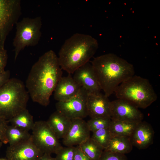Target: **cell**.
Masks as SVG:
<instances>
[{
    "mask_svg": "<svg viewBox=\"0 0 160 160\" xmlns=\"http://www.w3.org/2000/svg\"><path fill=\"white\" fill-rule=\"evenodd\" d=\"M29 96L21 80L10 78L0 88V117L8 121L26 109Z\"/></svg>",
    "mask_w": 160,
    "mask_h": 160,
    "instance_id": "5b68a950",
    "label": "cell"
},
{
    "mask_svg": "<svg viewBox=\"0 0 160 160\" xmlns=\"http://www.w3.org/2000/svg\"><path fill=\"white\" fill-rule=\"evenodd\" d=\"M139 123L111 120L109 129L112 136L130 137Z\"/></svg>",
    "mask_w": 160,
    "mask_h": 160,
    "instance_id": "ac0fdd59",
    "label": "cell"
},
{
    "mask_svg": "<svg viewBox=\"0 0 160 160\" xmlns=\"http://www.w3.org/2000/svg\"><path fill=\"white\" fill-rule=\"evenodd\" d=\"M31 130L33 142L43 153L56 154L63 147L46 121L35 122Z\"/></svg>",
    "mask_w": 160,
    "mask_h": 160,
    "instance_id": "52a82bcc",
    "label": "cell"
},
{
    "mask_svg": "<svg viewBox=\"0 0 160 160\" xmlns=\"http://www.w3.org/2000/svg\"><path fill=\"white\" fill-rule=\"evenodd\" d=\"M72 120L56 111L49 116L47 122L57 138L63 139L66 134Z\"/></svg>",
    "mask_w": 160,
    "mask_h": 160,
    "instance_id": "e0dca14e",
    "label": "cell"
},
{
    "mask_svg": "<svg viewBox=\"0 0 160 160\" xmlns=\"http://www.w3.org/2000/svg\"><path fill=\"white\" fill-rule=\"evenodd\" d=\"M11 125L29 132L32 129L34 124L32 116L26 109L8 121Z\"/></svg>",
    "mask_w": 160,
    "mask_h": 160,
    "instance_id": "ffe728a7",
    "label": "cell"
},
{
    "mask_svg": "<svg viewBox=\"0 0 160 160\" xmlns=\"http://www.w3.org/2000/svg\"><path fill=\"white\" fill-rule=\"evenodd\" d=\"M21 14L20 0H0V46L4 47L6 38Z\"/></svg>",
    "mask_w": 160,
    "mask_h": 160,
    "instance_id": "ba28073f",
    "label": "cell"
},
{
    "mask_svg": "<svg viewBox=\"0 0 160 160\" xmlns=\"http://www.w3.org/2000/svg\"><path fill=\"white\" fill-rule=\"evenodd\" d=\"M111 119L110 118H91L87 122L88 128L92 132L97 130L109 128Z\"/></svg>",
    "mask_w": 160,
    "mask_h": 160,
    "instance_id": "cb8c5ba5",
    "label": "cell"
},
{
    "mask_svg": "<svg viewBox=\"0 0 160 160\" xmlns=\"http://www.w3.org/2000/svg\"><path fill=\"white\" fill-rule=\"evenodd\" d=\"M76 150L74 146L62 147L55 154L56 160H74Z\"/></svg>",
    "mask_w": 160,
    "mask_h": 160,
    "instance_id": "d4e9b609",
    "label": "cell"
},
{
    "mask_svg": "<svg viewBox=\"0 0 160 160\" xmlns=\"http://www.w3.org/2000/svg\"><path fill=\"white\" fill-rule=\"evenodd\" d=\"M8 123V121L0 117V140L5 144L8 143L6 135Z\"/></svg>",
    "mask_w": 160,
    "mask_h": 160,
    "instance_id": "4316f807",
    "label": "cell"
},
{
    "mask_svg": "<svg viewBox=\"0 0 160 160\" xmlns=\"http://www.w3.org/2000/svg\"><path fill=\"white\" fill-rule=\"evenodd\" d=\"M154 135V132L151 125L142 121L138 123L130 138L133 146L143 150L152 144Z\"/></svg>",
    "mask_w": 160,
    "mask_h": 160,
    "instance_id": "9a60e30c",
    "label": "cell"
},
{
    "mask_svg": "<svg viewBox=\"0 0 160 160\" xmlns=\"http://www.w3.org/2000/svg\"><path fill=\"white\" fill-rule=\"evenodd\" d=\"M43 154L34 144L31 136L21 143L9 145L6 157L8 160H39Z\"/></svg>",
    "mask_w": 160,
    "mask_h": 160,
    "instance_id": "8fae6325",
    "label": "cell"
},
{
    "mask_svg": "<svg viewBox=\"0 0 160 160\" xmlns=\"http://www.w3.org/2000/svg\"><path fill=\"white\" fill-rule=\"evenodd\" d=\"M90 132L83 119L72 120L71 126L62 139L63 144L66 146L78 145L90 137Z\"/></svg>",
    "mask_w": 160,
    "mask_h": 160,
    "instance_id": "5bb4252c",
    "label": "cell"
},
{
    "mask_svg": "<svg viewBox=\"0 0 160 160\" xmlns=\"http://www.w3.org/2000/svg\"><path fill=\"white\" fill-rule=\"evenodd\" d=\"M6 135L9 145L17 144L31 137L28 131L12 125L8 126Z\"/></svg>",
    "mask_w": 160,
    "mask_h": 160,
    "instance_id": "44dd1931",
    "label": "cell"
},
{
    "mask_svg": "<svg viewBox=\"0 0 160 160\" xmlns=\"http://www.w3.org/2000/svg\"><path fill=\"white\" fill-rule=\"evenodd\" d=\"M10 73L9 70H6L0 73V88L10 78Z\"/></svg>",
    "mask_w": 160,
    "mask_h": 160,
    "instance_id": "f546056e",
    "label": "cell"
},
{
    "mask_svg": "<svg viewBox=\"0 0 160 160\" xmlns=\"http://www.w3.org/2000/svg\"><path fill=\"white\" fill-rule=\"evenodd\" d=\"M51 154L44 153L39 160H56L55 158H53L51 156Z\"/></svg>",
    "mask_w": 160,
    "mask_h": 160,
    "instance_id": "4dcf8cb0",
    "label": "cell"
},
{
    "mask_svg": "<svg viewBox=\"0 0 160 160\" xmlns=\"http://www.w3.org/2000/svg\"><path fill=\"white\" fill-rule=\"evenodd\" d=\"M111 119L139 122L142 121V113L129 103L125 100L117 99L111 101Z\"/></svg>",
    "mask_w": 160,
    "mask_h": 160,
    "instance_id": "30bf717a",
    "label": "cell"
},
{
    "mask_svg": "<svg viewBox=\"0 0 160 160\" xmlns=\"http://www.w3.org/2000/svg\"><path fill=\"white\" fill-rule=\"evenodd\" d=\"M81 87L74 80L71 74L62 77L54 91V98L57 102L67 100L77 95Z\"/></svg>",
    "mask_w": 160,
    "mask_h": 160,
    "instance_id": "2e32d148",
    "label": "cell"
},
{
    "mask_svg": "<svg viewBox=\"0 0 160 160\" xmlns=\"http://www.w3.org/2000/svg\"><path fill=\"white\" fill-rule=\"evenodd\" d=\"M15 25L16 30L13 42L15 61L26 47L38 44L41 36V19L40 16L24 17Z\"/></svg>",
    "mask_w": 160,
    "mask_h": 160,
    "instance_id": "8992f818",
    "label": "cell"
},
{
    "mask_svg": "<svg viewBox=\"0 0 160 160\" xmlns=\"http://www.w3.org/2000/svg\"><path fill=\"white\" fill-rule=\"evenodd\" d=\"M58 56L49 50L41 56L33 65L26 80V88L32 100L47 106L50 97L62 77Z\"/></svg>",
    "mask_w": 160,
    "mask_h": 160,
    "instance_id": "6da1fadb",
    "label": "cell"
},
{
    "mask_svg": "<svg viewBox=\"0 0 160 160\" xmlns=\"http://www.w3.org/2000/svg\"><path fill=\"white\" fill-rule=\"evenodd\" d=\"M114 93L117 99L128 102L138 108H146L157 99L148 80L135 75L120 84Z\"/></svg>",
    "mask_w": 160,
    "mask_h": 160,
    "instance_id": "277c9868",
    "label": "cell"
},
{
    "mask_svg": "<svg viewBox=\"0 0 160 160\" xmlns=\"http://www.w3.org/2000/svg\"><path fill=\"white\" fill-rule=\"evenodd\" d=\"M0 160H8L7 159L0 158Z\"/></svg>",
    "mask_w": 160,
    "mask_h": 160,
    "instance_id": "d6a6232c",
    "label": "cell"
},
{
    "mask_svg": "<svg viewBox=\"0 0 160 160\" xmlns=\"http://www.w3.org/2000/svg\"><path fill=\"white\" fill-rule=\"evenodd\" d=\"M91 64L101 90L108 97L120 84L135 75L132 64L112 53L95 57Z\"/></svg>",
    "mask_w": 160,
    "mask_h": 160,
    "instance_id": "7a4b0ae2",
    "label": "cell"
},
{
    "mask_svg": "<svg viewBox=\"0 0 160 160\" xmlns=\"http://www.w3.org/2000/svg\"><path fill=\"white\" fill-rule=\"evenodd\" d=\"M3 143L0 140V149L2 146Z\"/></svg>",
    "mask_w": 160,
    "mask_h": 160,
    "instance_id": "1f68e13d",
    "label": "cell"
},
{
    "mask_svg": "<svg viewBox=\"0 0 160 160\" xmlns=\"http://www.w3.org/2000/svg\"><path fill=\"white\" fill-rule=\"evenodd\" d=\"M111 103L108 97L100 93L88 94L87 101L88 115L91 118H110Z\"/></svg>",
    "mask_w": 160,
    "mask_h": 160,
    "instance_id": "4fadbf2b",
    "label": "cell"
},
{
    "mask_svg": "<svg viewBox=\"0 0 160 160\" xmlns=\"http://www.w3.org/2000/svg\"><path fill=\"white\" fill-rule=\"evenodd\" d=\"M8 59L7 50L4 47L0 46V73L4 72Z\"/></svg>",
    "mask_w": 160,
    "mask_h": 160,
    "instance_id": "83f0119b",
    "label": "cell"
},
{
    "mask_svg": "<svg viewBox=\"0 0 160 160\" xmlns=\"http://www.w3.org/2000/svg\"><path fill=\"white\" fill-rule=\"evenodd\" d=\"M98 160H128L125 154L104 150Z\"/></svg>",
    "mask_w": 160,
    "mask_h": 160,
    "instance_id": "484cf974",
    "label": "cell"
},
{
    "mask_svg": "<svg viewBox=\"0 0 160 160\" xmlns=\"http://www.w3.org/2000/svg\"><path fill=\"white\" fill-rule=\"evenodd\" d=\"M73 74L74 80L88 94L100 93L101 89L92 64L89 62L77 69Z\"/></svg>",
    "mask_w": 160,
    "mask_h": 160,
    "instance_id": "7c38bea8",
    "label": "cell"
},
{
    "mask_svg": "<svg viewBox=\"0 0 160 160\" xmlns=\"http://www.w3.org/2000/svg\"><path fill=\"white\" fill-rule=\"evenodd\" d=\"M133 146L129 137L112 136L104 150L125 154L131 152Z\"/></svg>",
    "mask_w": 160,
    "mask_h": 160,
    "instance_id": "d6986e66",
    "label": "cell"
},
{
    "mask_svg": "<svg viewBox=\"0 0 160 160\" xmlns=\"http://www.w3.org/2000/svg\"><path fill=\"white\" fill-rule=\"evenodd\" d=\"M87 92L81 87L79 92L71 99L56 104V111L71 120L83 119L88 116Z\"/></svg>",
    "mask_w": 160,
    "mask_h": 160,
    "instance_id": "9c48e42d",
    "label": "cell"
},
{
    "mask_svg": "<svg viewBox=\"0 0 160 160\" xmlns=\"http://www.w3.org/2000/svg\"><path fill=\"white\" fill-rule=\"evenodd\" d=\"M98 47L96 39L88 34L76 33L67 39L58 53V61L62 70L73 74L79 68L88 62Z\"/></svg>",
    "mask_w": 160,
    "mask_h": 160,
    "instance_id": "3957f363",
    "label": "cell"
},
{
    "mask_svg": "<svg viewBox=\"0 0 160 160\" xmlns=\"http://www.w3.org/2000/svg\"><path fill=\"white\" fill-rule=\"evenodd\" d=\"M74 160H92L80 149L79 146L76 147Z\"/></svg>",
    "mask_w": 160,
    "mask_h": 160,
    "instance_id": "f1b7e54d",
    "label": "cell"
},
{
    "mask_svg": "<svg viewBox=\"0 0 160 160\" xmlns=\"http://www.w3.org/2000/svg\"><path fill=\"white\" fill-rule=\"evenodd\" d=\"M92 160H98L104 149L91 137L78 145Z\"/></svg>",
    "mask_w": 160,
    "mask_h": 160,
    "instance_id": "7402d4cb",
    "label": "cell"
},
{
    "mask_svg": "<svg viewBox=\"0 0 160 160\" xmlns=\"http://www.w3.org/2000/svg\"><path fill=\"white\" fill-rule=\"evenodd\" d=\"M111 137L112 135L108 128L93 132L91 137L104 149L108 146Z\"/></svg>",
    "mask_w": 160,
    "mask_h": 160,
    "instance_id": "603a6c76",
    "label": "cell"
}]
</instances>
